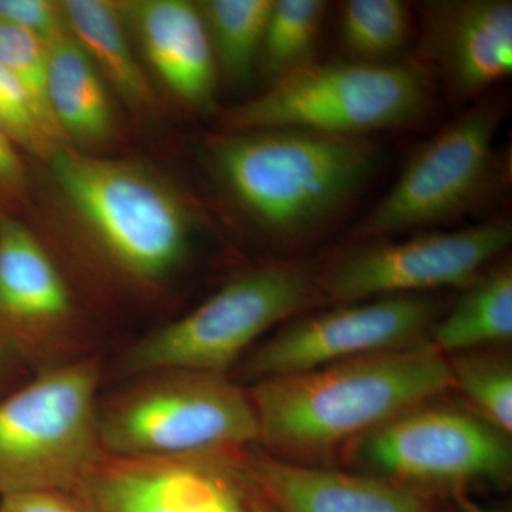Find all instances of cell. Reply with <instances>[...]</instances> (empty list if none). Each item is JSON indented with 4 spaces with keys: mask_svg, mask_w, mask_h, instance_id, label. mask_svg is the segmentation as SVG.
Masks as SVG:
<instances>
[{
    "mask_svg": "<svg viewBox=\"0 0 512 512\" xmlns=\"http://www.w3.org/2000/svg\"><path fill=\"white\" fill-rule=\"evenodd\" d=\"M451 390L447 357L429 343L247 387L258 426L256 446L308 464Z\"/></svg>",
    "mask_w": 512,
    "mask_h": 512,
    "instance_id": "cell-1",
    "label": "cell"
},
{
    "mask_svg": "<svg viewBox=\"0 0 512 512\" xmlns=\"http://www.w3.org/2000/svg\"><path fill=\"white\" fill-rule=\"evenodd\" d=\"M207 156L241 215L288 248L335 222L380 163L379 148L367 138L296 128L227 131L208 140Z\"/></svg>",
    "mask_w": 512,
    "mask_h": 512,
    "instance_id": "cell-2",
    "label": "cell"
},
{
    "mask_svg": "<svg viewBox=\"0 0 512 512\" xmlns=\"http://www.w3.org/2000/svg\"><path fill=\"white\" fill-rule=\"evenodd\" d=\"M53 183L114 272L160 285L190 254L192 217L160 178L123 161L59 144L46 158Z\"/></svg>",
    "mask_w": 512,
    "mask_h": 512,
    "instance_id": "cell-3",
    "label": "cell"
},
{
    "mask_svg": "<svg viewBox=\"0 0 512 512\" xmlns=\"http://www.w3.org/2000/svg\"><path fill=\"white\" fill-rule=\"evenodd\" d=\"M97 424L101 448L116 457L238 453L258 441L247 389L227 375L192 370L128 377L100 397Z\"/></svg>",
    "mask_w": 512,
    "mask_h": 512,
    "instance_id": "cell-4",
    "label": "cell"
},
{
    "mask_svg": "<svg viewBox=\"0 0 512 512\" xmlns=\"http://www.w3.org/2000/svg\"><path fill=\"white\" fill-rule=\"evenodd\" d=\"M318 269L274 262L229 281L194 311L143 336L126 349L128 377L158 370L227 375L269 330L322 302Z\"/></svg>",
    "mask_w": 512,
    "mask_h": 512,
    "instance_id": "cell-5",
    "label": "cell"
},
{
    "mask_svg": "<svg viewBox=\"0 0 512 512\" xmlns=\"http://www.w3.org/2000/svg\"><path fill=\"white\" fill-rule=\"evenodd\" d=\"M101 372L96 356H84L0 396V498L70 494L103 457Z\"/></svg>",
    "mask_w": 512,
    "mask_h": 512,
    "instance_id": "cell-6",
    "label": "cell"
},
{
    "mask_svg": "<svg viewBox=\"0 0 512 512\" xmlns=\"http://www.w3.org/2000/svg\"><path fill=\"white\" fill-rule=\"evenodd\" d=\"M433 101L430 72L420 62L311 63L224 116L227 131L296 128L366 138L416 126Z\"/></svg>",
    "mask_w": 512,
    "mask_h": 512,
    "instance_id": "cell-7",
    "label": "cell"
},
{
    "mask_svg": "<svg viewBox=\"0 0 512 512\" xmlns=\"http://www.w3.org/2000/svg\"><path fill=\"white\" fill-rule=\"evenodd\" d=\"M352 466L434 497L478 483L507 484L512 448L507 434L471 409L421 403L345 448Z\"/></svg>",
    "mask_w": 512,
    "mask_h": 512,
    "instance_id": "cell-8",
    "label": "cell"
},
{
    "mask_svg": "<svg viewBox=\"0 0 512 512\" xmlns=\"http://www.w3.org/2000/svg\"><path fill=\"white\" fill-rule=\"evenodd\" d=\"M503 111L500 104L481 101L421 144L353 237L384 241L430 231L484 204L500 175L495 137Z\"/></svg>",
    "mask_w": 512,
    "mask_h": 512,
    "instance_id": "cell-9",
    "label": "cell"
},
{
    "mask_svg": "<svg viewBox=\"0 0 512 512\" xmlns=\"http://www.w3.org/2000/svg\"><path fill=\"white\" fill-rule=\"evenodd\" d=\"M443 315L437 296L402 295L346 303L299 316L261 340L235 367L241 383L308 372L375 353L424 345Z\"/></svg>",
    "mask_w": 512,
    "mask_h": 512,
    "instance_id": "cell-10",
    "label": "cell"
},
{
    "mask_svg": "<svg viewBox=\"0 0 512 512\" xmlns=\"http://www.w3.org/2000/svg\"><path fill=\"white\" fill-rule=\"evenodd\" d=\"M511 241L512 225L505 220L456 231L420 232L402 241H377L318 269L320 296L346 305L467 288L507 251Z\"/></svg>",
    "mask_w": 512,
    "mask_h": 512,
    "instance_id": "cell-11",
    "label": "cell"
},
{
    "mask_svg": "<svg viewBox=\"0 0 512 512\" xmlns=\"http://www.w3.org/2000/svg\"><path fill=\"white\" fill-rule=\"evenodd\" d=\"M244 451L180 458L104 453L69 495L84 512H247Z\"/></svg>",
    "mask_w": 512,
    "mask_h": 512,
    "instance_id": "cell-12",
    "label": "cell"
},
{
    "mask_svg": "<svg viewBox=\"0 0 512 512\" xmlns=\"http://www.w3.org/2000/svg\"><path fill=\"white\" fill-rule=\"evenodd\" d=\"M0 338L36 372L92 355L66 279L36 235L0 208Z\"/></svg>",
    "mask_w": 512,
    "mask_h": 512,
    "instance_id": "cell-13",
    "label": "cell"
},
{
    "mask_svg": "<svg viewBox=\"0 0 512 512\" xmlns=\"http://www.w3.org/2000/svg\"><path fill=\"white\" fill-rule=\"evenodd\" d=\"M421 46L451 97L458 101L476 99L512 72V3H426Z\"/></svg>",
    "mask_w": 512,
    "mask_h": 512,
    "instance_id": "cell-14",
    "label": "cell"
},
{
    "mask_svg": "<svg viewBox=\"0 0 512 512\" xmlns=\"http://www.w3.org/2000/svg\"><path fill=\"white\" fill-rule=\"evenodd\" d=\"M242 463L278 512H434V497L360 471L296 463L251 447Z\"/></svg>",
    "mask_w": 512,
    "mask_h": 512,
    "instance_id": "cell-15",
    "label": "cell"
},
{
    "mask_svg": "<svg viewBox=\"0 0 512 512\" xmlns=\"http://www.w3.org/2000/svg\"><path fill=\"white\" fill-rule=\"evenodd\" d=\"M119 5L158 79L185 106L210 113L220 73L197 3L140 0Z\"/></svg>",
    "mask_w": 512,
    "mask_h": 512,
    "instance_id": "cell-16",
    "label": "cell"
},
{
    "mask_svg": "<svg viewBox=\"0 0 512 512\" xmlns=\"http://www.w3.org/2000/svg\"><path fill=\"white\" fill-rule=\"evenodd\" d=\"M47 59V96L63 140H107L114 130L113 104L90 57L69 33L47 46Z\"/></svg>",
    "mask_w": 512,
    "mask_h": 512,
    "instance_id": "cell-17",
    "label": "cell"
},
{
    "mask_svg": "<svg viewBox=\"0 0 512 512\" xmlns=\"http://www.w3.org/2000/svg\"><path fill=\"white\" fill-rule=\"evenodd\" d=\"M60 3L70 35L90 57L101 77L130 106L150 107L154 101L153 90L131 49L119 3L104 0Z\"/></svg>",
    "mask_w": 512,
    "mask_h": 512,
    "instance_id": "cell-18",
    "label": "cell"
},
{
    "mask_svg": "<svg viewBox=\"0 0 512 512\" xmlns=\"http://www.w3.org/2000/svg\"><path fill=\"white\" fill-rule=\"evenodd\" d=\"M512 339L510 262L478 276L467 292L431 329L427 343L441 355L503 348Z\"/></svg>",
    "mask_w": 512,
    "mask_h": 512,
    "instance_id": "cell-19",
    "label": "cell"
},
{
    "mask_svg": "<svg viewBox=\"0 0 512 512\" xmlns=\"http://www.w3.org/2000/svg\"><path fill=\"white\" fill-rule=\"evenodd\" d=\"M197 5L218 73L229 83L247 84L259 64L272 0H204Z\"/></svg>",
    "mask_w": 512,
    "mask_h": 512,
    "instance_id": "cell-20",
    "label": "cell"
},
{
    "mask_svg": "<svg viewBox=\"0 0 512 512\" xmlns=\"http://www.w3.org/2000/svg\"><path fill=\"white\" fill-rule=\"evenodd\" d=\"M326 9L322 0H272L258 64L271 84L313 63Z\"/></svg>",
    "mask_w": 512,
    "mask_h": 512,
    "instance_id": "cell-21",
    "label": "cell"
},
{
    "mask_svg": "<svg viewBox=\"0 0 512 512\" xmlns=\"http://www.w3.org/2000/svg\"><path fill=\"white\" fill-rule=\"evenodd\" d=\"M410 33L412 13L402 0H346L340 5V42L355 62L393 63Z\"/></svg>",
    "mask_w": 512,
    "mask_h": 512,
    "instance_id": "cell-22",
    "label": "cell"
},
{
    "mask_svg": "<svg viewBox=\"0 0 512 512\" xmlns=\"http://www.w3.org/2000/svg\"><path fill=\"white\" fill-rule=\"evenodd\" d=\"M446 357L453 376V390L464 394L474 413L510 436L512 363L507 353L487 348Z\"/></svg>",
    "mask_w": 512,
    "mask_h": 512,
    "instance_id": "cell-23",
    "label": "cell"
},
{
    "mask_svg": "<svg viewBox=\"0 0 512 512\" xmlns=\"http://www.w3.org/2000/svg\"><path fill=\"white\" fill-rule=\"evenodd\" d=\"M0 66L26 94L46 133L57 144H63L47 96L49 59L45 43L25 30L0 22Z\"/></svg>",
    "mask_w": 512,
    "mask_h": 512,
    "instance_id": "cell-24",
    "label": "cell"
},
{
    "mask_svg": "<svg viewBox=\"0 0 512 512\" xmlns=\"http://www.w3.org/2000/svg\"><path fill=\"white\" fill-rule=\"evenodd\" d=\"M0 126L20 151L46 160L59 146L46 133L16 80L0 66Z\"/></svg>",
    "mask_w": 512,
    "mask_h": 512,
    "instance_id": "cell-25",
    "label": "cell"
},
{
    "mask_svg": "<svg viewBox=\"0 0 512 512\" xmlns=\"http://www.w3.org/2000/svg\"><path fill=\"white\" fill-rule=\"evenodd\" d=\"M0 22L25 30L46 46L70 33L62 3L50 0H0Z\"/></svg>",
    "mask_w": 512,
    "mask_h": 512,
    "instance_id": "cell-26",
    "label": "cell"
},
{
    "mask_svg": "<svg viewBox=\"0 0 512 512\" xmlns=\"http://www.w3.org/2000/svg\"><path fill=\"white\" fill-rule=\"evenodd\" d=\"M28 190V171L22 151L0 126V208L15 204Z\"/></svg>",
    "mask_w": 512,
    "mask_h": 512,
    "instance_id": "cell-27",
    "label": "cell"
},
{
    "mask_svg": "<svg viewBox=\"0 0 512 512\" xmlns=\"http://www.w3.org/2000/svg\"><path fill=\"white\" fill-rule=\"evenodd\" d=\"M0 512H84L66 493H32L0 498Z\"/></svg>",
    "mask_w": 512,
    "mask_h": 512,
    "instance_id": "cell-28",
    "label": "cell"
},
{
    "mask_svg": "<svg viewBox=\"0 0 512 512\" xmlns=\"http://www.w3.org/2000/svg\"><path fill=\"white\" fill-rule=\"evenodd\" d=\"M28 369L18 353L0 338V396L18 386L19 377Z\"/></svg>",
    "mask_w": 512,
    "mask_h": 512,
    "instance_id": "cell-29",
    "label": "cell"
},
{
    "mask_svg": "<svg viewBox=\"0 0 512 512\" xmlns=\"http://www.w3.org/2000/svg\"><path fill=\"white\" fill-rule=\"evenodd\" d=\"M244 466V463H242ZM245 507L247 512H278L274 505L269 503L268 500L261 494V491L255 487L249 478L247 470H245Z\"/></svg>",
    "mask_w": 512,
    "mask_h": 512,
    "instance_id": "cell-30",
    "label": "cell"
}]
</instances>
